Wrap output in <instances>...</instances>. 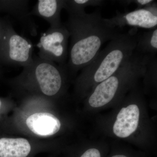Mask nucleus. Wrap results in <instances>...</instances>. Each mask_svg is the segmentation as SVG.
<instances>
[{
  "mask_svg": "<svg viewBox=\"0 0 157 157\" xmlns=\"http://www.w3.org/2000/svg\"><path fill=\"white\" fill-rule=\"evenodd\" d=\"M120 88L118 80L111 76L96 86L89 98V104L94 108L103 107L115 98Z\"/></svg>",
  "mask_w": 157,
  "mask_h": 157,
  "instance_id": "9d476101",
  "label": "nucleus"
},
{
  "mask_svg": "<svg viewBox=\"0 0 157 157\" xmlns=\"http://www.w3.org/2000/svg\"><path fill=\"white\" fill-rule=\"evenodd\" d=\"M105 1L102 0H65L64 8L69 14L78 15L86 13L87 7L101 6Z\"/></svg>",
  "mask_w": 157,
  "mask_h": 157,
  "instance_id": "ddd939ff",
  "label": "nucleus"
},
{
  "mask_svg": "<svg viewBox=\"0 0 157 157\" xmlns=\"http://www.w3.org/2000/svg\"><path fill=\"white\" fill-rule=\"evenodd\" d=\"M135 51L143 55L156 56L157 28L138 35Z\"/></svg>",
  "mask_w": 157,
  "mask_h": 157,
  "instance_id": "f8f14e48",
  "label": "nucleus"
},
{
  "mask_svg": "<svg viewBox=\"0 0 157 157\" xmlns=\"http://www.w3.org/2000/svg\"><path fill=\"white\" fill-rule=\"evenodd\" d=\"M32 147L23 138L0 139V157H29Z\"/></svg>",
  "mask_w": 157,
  "mask_h": 157,
  "instance_id": "9b49d317",
  "label": "nucleus"
},
{
  "mask_svg": "<svg viewBox=\"0 0 157 157\" xmlns=\"http://www.w3.org/2000/svg\"><path fill=\"white\" fill-rule=\"evenodd\" d=\"M138 35L136 28L121 33L82 69L80 80L99 84L112 76L132 56Z\"/></svg>",
  "mask_w": 157,
  "mask_h": 157,
  "instance_id": "f03ea898",
  "label": "nucleus"
},
{
  "mask_svg": "<svg viewBox=\"0 0 157 157\" xmlns=\"http://www.w3.org/2000/svg\"><path fill=\"white\" fill-rule=\"evenodd\" d=\"M110 157H129L126 155L124 154H115L113 155Z\"/></svg>",
  "mask_w": 157,
  "mask_h": 157,
  "instance_id": "2eb2a0df",
  "label": "nucleus"
},
{
  "mask_svg": "<svg viewBox=\"0 0 157 157\" xmlns=\"http://www.w3.org/2000/svg\"><path fill=\"white\" fill-rule=\"evenodd\" d=\"M70 38V33L65 25L56 28H49L42 34L38 43L39 57L65 68Z\"/></svg>",
  "mask_w": 157,
  "mask_h": 157,
  "instance_id": "20e7f679",
  "label": "nucleus"
},
{
  "mask_svg": "<svg viewBox=\"0 0 157 157\" xmlns=\"http://www.w3.org/2000/svg\"><path fill=\"white\" fill-rule=\"evenodd\" d=\"M6 59L14 66L23 67L30 64L33 61V47L30 41L20 36L10 27L4 38Z\"/></svg>",
  "mask_w": 157,
  "mask_h": 157,
  "instance_id": "423d86ee",
  "label": "nucleus"
},
{
  "mask_svg": "<svg viewBox=\"0 0 157 157\" xmlns=\"http://www.w3.org/2000/svg\"><path fill=\"white\" fill-rule=\"evenodd\" d=\"M1 101H0V107H1Z\"/></svg>",
  "mask_w": 157,
  "mask_h": 157,
  "instance_id": "f3484780",
  "label": "nucleus"
},
{
  "mask_svg": "<svg viewBox=\"0 0 157 157\" xmlns=\"http://www.w3.org/2000/svg\"><path fill=\"white\" fill-rule=\"evenodd\" d=\"M65 0H39L30 13L42 17L50 24V27H60L63 25L61 12L64 8Z\"/></svg>",
  "mask_w": 157,
  "mask_h": 157,
  "instance_id": "1a4fd4ad",
  "label": "nucleus"
},
{
  "mask_svg": "<svg viewBox=\"0 0 157 157\" xmlns=\"http://www.w3.org/2000/svg\"><path fill=\"white\" fill-rule=\"evenodd\" d=\"M1 37H2V32L0 31V39H1Z\"/></svg>",
  "mask_w": 157,
  "mask_h": 157,
  "instance_id": "dca6fc26",
  "label": "nucleus"
},
{
  "mask_svg": "<svg viewBox=\"0 0 157 157\" xmlns=\"http://www.w3.org/2000/svg\"><path fill=\"white\" fill-rule=\"evenodd\" d=\"M65 26L70 33V45L67 72L76 73L93 61L105 42L118 36L119 29L107 23L100 9L92 13L69 14Z\"/></svg>",
  "mask_w": 157,
  "mask_h": 157,
  "instance_id": "f257e3e1",
  "label": "nucleus"
},
{
  "mask_svg": "<svg viewBox=\"0 0 157 157\" xmlns=\"http://www.w3.org/2000/svg\"><path fill=\"white\" fill-rule=\"evenodd\" d=\"M66 73L65 67L36 57L30 64L23 67L21 75L28 77L29 81L34 80L42 94L53 97L61 90Z\"/></svg>",
  "mask_w": 157,
  "mask_h": 157,
  "instance_id": "7ed1b4c3",
  "label": "nucleus"
},
{
  "mask_svg": "<svg viewBox=\"0 0 157 157\" xmlns=\"http://www.w3.org/2000/svg\"><path fill=\"white\" fill-rule=\"evenodd\" d=\"M105 20L110 25L118 29L128 26L152 29L157 28V2L155 1L150 6L130 12L117 11L114 17Z\"/></svg>",
  "mask_w": 157,
  "mask_h": 157,
  "instance_id": "39448f33",
  "label": "nucleus"
},
{
  "mask_svg": "<svg viewBox=\"0 0 157 157\" xmlns=\"http://www.w3.org/2000/svg\"><path fill=\"white\" fill-rule=\"evenodd\" d=\"M155 1L153 0H135V1H117L118 3L123 6H129L131 4H135L137 6V9H141L152 4Z\"/></svg>",
  "mask_w": 157,
  "mask_h": 157,
  "instance_id": "4468645a",
  "label": "nucleus"
},
{
  "mask_svg": "<svg viewBox=\"0 0 157 157\" xmlns=\"http://www.w3.org/2000/svg\"><path fill=\"white\" fill-rule=\"evenodd\" d=\"M140 110L137 105L131 104L121 109L113 126V132L117 137L125 138L137 130Z\"/></svg>",
  "mask_w": 157,
  "mask_h": 157,
  "instance_id": "0eeeda50",
  "label": "nucleus"
},
{
  "mask_svg": "<svg viewBox=\"0 0 157 157\" xmlns=\"http://www.w3.org/2000/svg\"><path fill=\"white\" fill-rule=\"evenodd\" d=\"M29 129L40 136H52L59 131L61 123L53 114L46 112L36 113L30 116L26 121Z\"/></svg>",
  "mask_w": 157,
  "mask_h": 157,
  "instance_id": "6e6552de",
  "label": "nucleus"
}]
</instances>
